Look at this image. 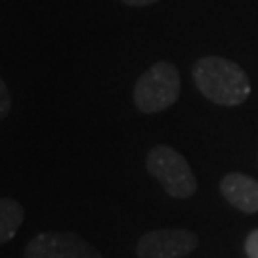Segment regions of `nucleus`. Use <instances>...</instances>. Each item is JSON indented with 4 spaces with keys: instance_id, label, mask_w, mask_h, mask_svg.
Listing matches in <instances>:
<instances>
[{
    "instance_id": "obj_1",
    "label": "nucleus",
    "mask_w": 258,
    "mask_h": 258,
    "mask_svg": "<svg viewBox=\"0 0 258 258\" xmlns=\"http://www.w3.org/2000/svg\"><path fill=\"white\" fill-rule=\"evenodd\" d=\"M194 81L199 92L218 105H241L250 94L247 73L237 63L220 55H205L197 59Z\"/></svg>"
},
{
    "instance_id": "obj_2",
    "label": "nucleus",
    "mask_w": 258,
    "mask_h": 258,
    "mask_svg": "<svg viewBox=\"0 0 258 258\" xmlns=\"http://www.w3.org/2000/svg\"><path fill=\"white\" fill-rule=\"evenodd\" d=\"M180 90L182 83L178 69L168 61H159L140 75L132 90V100L142 113L155 115L174 105Z\"/></svg>"
},
{
    "instance_id": "obj_3",
    "label": "nucleus",
    "mask_w": 258,
    "mask_h": 258,
    "mask_svg": "<svg viewBox=\"0 0 258 258\" xmlns=\"http://www.w3.org/2000/svg\"><path fill=\"white\" fill-rule=\"evenodd\" d=\"M146 168L174 199H187L197 191V180L189 163L170 146H155L149 149Z\"/></svg>"
},
{
    "instance_id": "obj_4",
    "label": "nucleus",
    "mask_w": 258,
    "mask_h": 258,
    "mask_svg": "<svg viewBox=\"0 0 258 258\" xmlns=\"http://www.w3.org/2000/svg\"><path fill=\"white\" fill-rule=\"evenodd\" d=\"M25 258H103L102 252L71 231H44L29 241Z\"/></svg>"
},
{
    "instance_id": "obj_5",
    "label": "nucleus",
    "mask_w": 258,
    "mask_h": 258,
    "mask_svg": "<svg viewBox=\"0 0 258 258\" xmlns=\"http://www.w3.org/2000/svg\"><path fill=\"white\" fill-rule=\"evenodd\" d=\"M197 235L182 228H165L144 233L136 243L138 258H185L197 249Z\"/></svg>"
},
{
    "instance_id": "obj_6",
    "label": "nucleus",
    "mask_w": 258,
    "mask_h": 258,
    "mask_svg": "<svg viewBox=\"0 0 258 258\" xmlns=\"http://www.w3.org/2000/svg\"><path fill=\"white\" fill-rule=\"evenodd\" d=\"M220 194L224 199L245 214L258 212V182L241 172L226 174L220 182Z\"/></svg>"
},
{
    "instance_id": "obj_7",
    "label": "nucleus",
    "mask_w": 258,
    "mask_h": 258,
    "mask_svg": "<svg viewBox=\"0 0 258 258\" xmlns=\"http://www.w3.org/2000/svg\"><path fill=\"white\" fill-rule=\"evenodd\" d=\"M23 220H25L23 207L12 197H0V245L14 239Z\"/></svg>"
},
{
    "instance_id": "obj_8",
    "label": "nucleus",
    "mask_w": 258,
    "mask_h": 258,
    "mask_svg": "<svg viewBox=\"0 0 258 258\" xmlns=\"http://www.w3.org/2000/svg\"><path fill=\"white\" fill-rule=\"evenodd\" d=\"M10 109H12V100H10L8 86H6V83L0 79V120L8 115Z\"/></svg>"
},
{
    "instance_id": "obj_9",
    "label": "nucleus",
    "mask_w": 258,
    "mask_h": 258,
    "mask_svg": "<svg viewBox=\"0 0 258 258\" xmlns=\"http://www.w3.org/2000/svg\"><path fill=\"white\" fill-rule=\"evenodd\" d=\"M245 254L247 258H258V230L250 231L245 239Z\"/></svg>"
},
{
    "instance_id": "obj_10",
    "label": "nucleus",
    "mask_w": 258,
    "mask_h": 258,
    "mask_svg": "<svg viewBox=\"0 0 258 258\" xmlns=\"http://www.w3.org/2000/svg\"><path fill=\"white\" fill-rule=\"evenodd\" d=\"M122 2L128 6H149V4H155L157 0H122Z\"/></svg>"
}]
</instances>
